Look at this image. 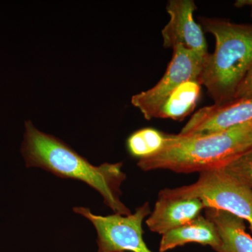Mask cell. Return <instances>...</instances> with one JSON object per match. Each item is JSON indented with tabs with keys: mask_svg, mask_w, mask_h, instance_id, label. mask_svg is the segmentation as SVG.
Instances as JSON below:
<instances>
[{
	"mask_svg": "<svg viewBox=\"0 0 252 252\" xmlns=\"http://www.w3.org/2000/svg\"><path fill=\"white\" fill-rule=\"evenodd\" d=\"M21 154L26 166L37 167L61 178L79 180L98 192L114 214L129 215L130 209L121 200V186L126 180L123 162L95 166L67 144L25 122Z\"/></svg>",
	"mask_w": 252,
	"mask_h": 252,
	"instance_id": "6da1fadb",
	"label": "cell"
},
{
	"mask_svg": "<svg viewBox=\"0 0 252 252\" xmlns=\"http://www.w3.org/2000/svg\"><path fill=\"white\" fill-rule=\"evenodd\" d=\"M252 123L217 133L201 135H167L162 148L152 157L140 159L143 171L170 170L193 173L220 169L238 154L250 149Z\"/></svg>",
	"mask_w": 252,
	"mask_h": 252,
	"instance_id": "7a4b0ae2",
	"label": "cell"
},
{
	"mask_svg": "<svg viewBox=\"0 0 252 252\" xmlns=\"http://www.w3.org/2000/svg\"><path fill=\"white\" fill-rule=\"evenodd\" d=\"M205 31L215 36L213 54L207 55L199 78L215 104L233 99L237 88L252 64V25L202 18Z\"/></svg>",
	"mask_w": 252,
	"mask_h": 252,
	"instance_id": "3957f363",
	"label": "cell"
},
{
	"mask_svg": "<svg viewBox=\"0 0 252 252\" xmlns=\"http://www.w3.org/2000/svg\"><path fill=\"white\" fill-rule=\"evenodd\" d=\"M158 196L200 199L205 209L223 210L247 220L252 231V190L223 169L200 172L192 185L162 189Z\"/></svg>",
	"mask_w": 252,
	"mask_h": 252,
	"instance_id": "277c9868",
	"label": "cell"
},
{
	"mask_svg": "<svg viewBox=\"0 0 252 252\" xmlns=\"http://www.w3.org/2000/svg\"><path fill=\"white\" fill-rule=\"evenodd\" d=\"M73 211L94 225L97 232V252H152L143 239L142 223L151 214L147 202L129 215L100 216L85 207H74Z\"/></svg>",
	"mask_w": 252,
	"mask_h": 252,
	"instance_id": "5b68a950",
	"label": "cell"
},
{
	"mask_svg": "<svg viewBox=\"0 0 252 252\" xmlns=\"http://www.w3.org/2000/svg\"><path fill=\"white\" fill-rule=\"evenodd\" d=\"M171 61L166 72L157 85L132 96L131 102L147 120L157 119L162 104L182 83L199 80L207 56H200L182 46L173 49Z\"/></svg>",
	"mask_w": 252,
	"mask_h": 252,
	"instance_id": "8992f818",
	"label": "cell"
},
{
	"mask_svg": "<svg viewBox=\"0 0 252 252\" xmlns=\"http://www.w3.org/2000/svg\"><path fill=\"white\" fill-rule=\"evenodd\" d=\"M250 123H252V98L231 99L199 109L190 117L180 135H209Z\"/></svg>",
	"mask_w": 252,
	"mask_h": 252,
	"instance_id": "52a82bcc",
	"label": "cell"
},
{
	"mask_svg": "<svg viewBox=\"0 0 252 252\" xmlns=\"http://www.w3.org/2000/svg\"><path fill=\"white\" fill-rule=\"evenodd\" d=\"M196 5L192 0H170L166 11L170 21L162 30L163 46H182L200 56H207V45L203 30L193 18Z\"/></svg>",
	"mask_w": 252,
	"mask_h": 252,
	"instance_id": "ba28073f",
	"label": "cell"
},
{
	"mask_svg": "<svg viewBox=\"0 0 252 252\" xmlns=\"http://www.w3.org/2000/svg\"><path fill=\"white\" fill-rule=\"evenodd\" d=\"M204 209L200 199L158 196L146 223L151 231L162 235L197 218Z\"/></svg>",
	"mask_w": 252,
	"mask_h": 252,
	"instance_id": "9c48e42d",
	"label": "cell"
},
{
	"mask_svg": "<svg viewBox=\"0 0 252 252\" xmlns=\"http://www.w3.org/2000/svg\"><path fill=\"white\" fill-rule=\"evenodd\" d=\"M190 243L208 245L216 251L220 245L216 225L206 217L200 215L189 223L162 235L159 252H167Z\"/></svg>",
	"mask_w": 252,
	"mask_h": 252,
	"instance_id": "30bf717a",
	"label": "cell"
},
{
	"mask_svg": "<svg viewBox=\"0 0 252 252\" xmlns=\"http://www.w3.org/2000/svg\"><path fill=\"white\" fill-rule=\"evenodd\" d=\"M205 217L216 225L220 240L217 252H252V237L246 232L245 220L229 212L205 209Z\"/></svg>",
	"mask_w": 252,
	"mask_h": 252,
	"instance_id": "8fae6325",
	"label": "cell"
},
{
	"mask_svg": "<svg viewBox=\"0 0 252 252\" xmlns=\"http://www.w3.org/2000/svg\"><path fill=\"white\" fill-rule=\"evenodd\" d=\"M201 86L197 80L182 83L162 104L158 118L175 121L185 119L196 106L201 92Z\"/></svg>",
	"mask_w": 252,
	"mask_h": 252,
	"instance_id": "7c38bea8",
	"label": "cell"
},
{
	"mask_svg": "<svg viewBox=\"0 0 252 252\" xmlns=\"http://www.w3.org/2000/svg\"><path fill=\"white\" fill-rule=\"evenodd\" d=\"M166 134L147 127L132 134L127 140L128 152L132 157L140 159L152 157L163 147Z\"/></svg>",
	"mask_w": 252,
	"mask_h": 252,
	"instance_id": "4fadbf2b",
	"label": "cell"
},
{
	"mask_svg": "<svg viewBox=\"0 0 252 252\" xmlns=\"http://www.w3.org/2000/svg\"><path fill=\"white\" fill-rule=\"evenodd\" d=\"M221 169L252 190V147L233 158Z\"/></svg>",
	"mask_w": 252,
	"mask_h": 252,
	"instance_id": "5bb4252c",
	"label": "cell"
},
{
	"mask_svg": "<svg viewBox=\"0 0 252 252\" xmlns=\"http://www.w3.org/2000/svg\"><path fill=\"white\" fill-rule=\"evenodd\" d=\"M245 98H252V64L237 88L233 99Z\"/></svg>",
	"mask_w": 252,
	"mask_h": 252,
	"instance_id": "9a60e30c",
	"label": "cell"
},
{
	"mask_svg": "<svg viewBox=\"0 0 252 252\" xmlns=\"http://www.w3.org/2000/svg\"><path fill=\"white\" fill-rule=\"evenodd\" d=\"M235 5L237 7L250 6L252 8V0H238V1H235Z\"/></svg>",
	"mask_w": 252,
	"mask_h": 252,
	"instance_id": "2e32d148",
	"label": "cell"
},
{
	"mask_svg": "<svg viewBox=\"0 0 252 252\" xmlns=\"http://www.w3.org/2000/svg\"><path fill=\"white\" fill-rule=\"evenodd\" d=\"M248 144L250 148H251L252 147V131L250 133V137H249Z\"/></svg>",
	"mask_w": 252,
	"mask_h": 252,
	"instance_id": "e0dca14e",
	"label": "cell"
}]
</instances>
